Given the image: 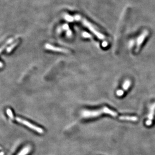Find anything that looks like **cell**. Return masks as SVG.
Here are the masks:
<instances>
[{
	"mask_svg": "<svg viewBox=\"0 0 155 155\" xmlns=\"http://www.w3.org/2000/svg\"><path fill=\"white\" fill-rule=\"evenodd\" d=\"M64 18L66 20H67V21L72 22L74 21V20L76 21H80L85 26L88 28L89 30L91 31L93 34L97 36L99 39L103 40V39H105V36H104L103 34H101V32H99V31H97L89 22H88L87 20H86V19H84L80 15H76L74 16H71L70 15L65 14Z\"/></svg>",
	"mask_w": 155,
	"mask_h": 155,
	"instance_id": "6da1fadb",
	"label": "cell"
},
{
	"mask_svg": "<svg viewBox=\"0 0 155 155\" xmlns=\"http://www.w3.org/2000/svg\"><path fill=\"white\" fill-rule=\"evenodd\" d=\"M102 113L111 115L113 117H117L118 116L117 113L107 108V107H105L97 111H84L83 113V115L84 117H97L101 114Z\"/></svg>",
	"mask_w": 155,
	"mask_h": 155,
	"instance_id": "7a4b0ae2",
	"label": "cell"
},
{
	"mask_svg": "<svg viewBox=\"0 0 155 155\" xmlns=\"http://www.w3.org/2000/svg\"><path fill=\"white\" fill-rule=\"evenodd\" d=\"M13 119H16L18 122H19L20 123H22L24 125L27 126L28 128H31L32 130H35V132H37L39 134H42L44 132V130L42 128L37 126L36 125H34L32 123H30V122L26 120L25 119H22V118H21L20 117L14 118V117H13Z\"/></svg>",
	"mask_w": 155,
	"mask_h": 155,
	"instance_id": "3957f363",
	"label": "cell"
},
{
	"mask_svg": "<svg viewBox=\"0 0 155 155\" xmlns=\"http://www.w3.org/2000/svg\"><path fill=\"white\" fill-rule=\"evenodd\" d=\"M148 31L147 30H145L142 32V34H140V36H138V38L137 39V41H136V52H138L140 50V47L144 43V41L145 40L146 37L148 36Z\"/></svg>",
	"mask_w": 155,
	"mask_h": 155,
	"instance_id": "277c9868",
	"label": "cell"
},
{
	"mask_svg": "<svg viewBox=\"0 0 155 155\" xmlns=\"http://www.w3.org/2000/svg\"><path fill=\"white\" fill-rule=\"evenodd\" d=\"M155 102L154 104L152 105V106L150 109V112H149V115H148V119L146 121V124L147 125H151L152 123V120H153V117L155 115Z\"/></svg>",
	"mask_w": 155,
	"mask_h": 155,
	"instance_id": "5b68a950",
	"label": "cell"
},
{
	"mask_svg": "<svg viewBox=\"0 0 155 155\" xmlns=\"http://www.w3.org/2000/svg\"><path fill=\"white\" fill-rule=\"evenodd\" d=\"M45 48L46 49L51 50L54 51H58V52H61V53H68L69 51L67 49L61 48V47H54L50 45L49 44H46L45 45Z\"/></svg>",
	"mask_w": 155,
	"mask_h": 155,
	"instance_id": "8992f818",
	"label": "cell"
},
{
	"mask_svg": "<svg viewBox=\"0 0 155 155\" xmlns=\"http://www.w3.org/2000/svg\"><path fill=\"white\" fill-rule=\"evenodd\" d=\"M31 151V147L30 146H26L24 147L17 155H27Z\"/></svg>",
	"mask_w": 155,
	"mask_h": 155,
	"instance_id": "52a82bcc",
	"label": "cell"
},
{
	"mask_svg": "<svg viewBox=\"0 0 155 155\" xmlns=\"http://www.w3.org/2000/svg\"><path fill=\"white\" fill-rule=\"evenodd\" d=\"M131 85V82L129 80H127L123 84V89L121 90L122 92L124 93V92H125L126 91L128 90V89L130 88Z\"/></svg>",
	"mask_w": 155,
	"mask_h": 155,
	"instance_id": "ba28073f",
	"label": "cell"
},
{
	"mask_svg": "<svg viewBox=\"0 0 155 155\" xmlns=\"http://www.w3.org/2000/svg\"><path fill=\"white\" fill-rule=\"evenodd\" d=\"M6 112L9 116L11 118L13 119V118L14 117V115H13V113L11 111L10 109H7Z\"/></svg>",
	"mask_w": 155,
	"mask_h": 155,
	"instance_id": "9c48e42d",
	"label": "cell"
},
{
	"mask_svg": "<svg viewBox=\"0 0 155 155\" xmlns=\"http://www.w3.org/2000/svg\"><path fill=\"white\" fill-rule=\"evenodd\" d=\"M18 42H17V43H15L13 45V46H11V47H10L9 48H8V50H7V52H10V51L12 49H13V48L18 44Z\"/></svg>",
	"mask_w": 155,
	"mask_h": 155,
	"instance_id": "30bf717a",
	"label": "cell"
},
{
	"mask_svg": "<svg viewBox=\"0 0 155 155\" xmlns=\"http://www.w3.org/2000/svg\"><path fill=\"white\" fill-rule=\"evenodd\" d=\"M83 35H84V36H85L86 37H87L89 36V34H87V33H84Z\"/></svg>",
	"mask_w": 155,
	"mask_h": 155,
	"instance_id": "8fae6325",
	"label": "cell"
}]
</instances>
